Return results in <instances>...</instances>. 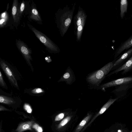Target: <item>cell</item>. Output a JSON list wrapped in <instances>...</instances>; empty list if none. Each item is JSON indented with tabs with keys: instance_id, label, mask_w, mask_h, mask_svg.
Returning <instances> with one entry per match:
<instances>
[{
	"instance_id": "cell-20",
	"label": "cell",
	"mask_w": 132,
	"mask_h": 132,
	"mask_svg": "<svg viewBox=\"0 0 132 132\" xmlns=\"http://www.w3.org/2000/svg\"><path fill=\"white\" fill-rule=\"evenodd\" d=\"M90 116L89 115L81 122L77 128L76 129V132H78L80 131V130L86 124L87 121L90 118Z\"/></svg>"
},
{
	"instance_id": "cell-9",
	"label": "cell",
	"mask_w": 132,
	"mask_h": 132,
	"mask_svg": "<svg viewBox=\"0 0 132 132\" xmlns=\"http://www.w3.org/2000/svg\"><path fill=\"white\" fill-rule=\"evenodd\" d=\"M132 82V77L122 78L111 81L101 85L103 89L119 85L126 84Z\"/></svg>"
},
{
	"instance_id": "cell-27",
	"label": "cell",
	"mask_w": 132,
	"mask_h": 132,
	"mask_svg": "<svg viewBox=\"0 0 132 132\" xmlns=\"http://www.w3.org/2000/svg\"><path fill=\"white\" fill-rule=\"evenodd\" d=\"M118 132H120L121 131L120 130H118Z\"/></svg>"
},
{
	"instance_id": "cell-11",
	"label": "cell",
	"mask_w": 132,
	"mask_h": 132,
	"mask_svg": "<svg viewBox=\"0 0 132 132\" xmlns=\"http://www.w3.org/2000/svg\"><path fill=\"white\" fill-rule=\"evenodd\" d=\"M132 47V35L126 41L121 43L116 49L115 53L114 59H116L123 52L126 51Z\"/></svg>"
},
{
	"instance_id": "cell-18",
	"label": "cell",
	"mask_w": 132,
	"mask_h": 132,
	"mask_svg": "<svg viewBox=\"0 0 132 132\" xmlns=\"http://www.w3.org/2000/svg\"><path fill=\"white\" fill-rule=\"evenodd\" d=\"M32 122H28L23 123L18 126L16 130L19 132H22L26 130L31 129L32 125Z\"/></svg>"
},
{
	"instance_id": "cell-17",
	"label": "cell",
	"mask_w": 132,
	"mask_h": 132,
	"mask_svg": "<svg viewBox=\"0 0 132 132\" xmlns=\"http://www.w3.org/2000/svg\"><path fill=\"white\" fill-rule=\"evenodd\" d=\"M118 99L117 98L115 99L111 98L110 99L108 102L101 108L98 114V115L102 114L104 113Z\"/></svg>"
},
{
	"instance_id": "cell-22",
	"label": "cell",
	"mask_w": 132,
	"mask_h": 132,
	"mask_svg": "<svg viewBox=\"0 0 132 132\" xmlns=\"http://www.w3.org/2000/svg\"><path fill=\"white\" fill-rule=\"evenodd\" d=\"M0 85L4 88L7 89V87L3 79V74L0 71Z\"/></svg>"
},
{
	"instance_id": "cell-15",
	"label": "cell",
	"mask_w": 132,
	"mask_h": 132,
	"mask_svg": "<svg viewBox=\"0 0 132 132\" xmlns=\"http://www.w3.org/2000/svg\"><path fill=\"white\" fill-rule=\"evenodd\" d=\"M73 73L70 69H68L59 81V82L65 81L67 84H70L73 80Z\"/></svg>"
},
{
	"instance_id": "cell-23",
	"label": "cell",
	"mask_w": 132,
	"mask_h": 132,
	"mask_svg": "<svg viewBox=\"0 0 132 132\" xmlns=\"http://www.w3.org/2000/svg\"><path fill=\"white\" fill-rule=\"evenodd\" d=\"M32 93L34 94H38L42 93L44 91L41 89L37 88L35 89L32 91Z\"/></svg>"
},
{
	"instance_id": "cell-14",
	"label": "cell",
	"mask_w": 132,
	"mask_h": 132,
	"mask_svg": "<svg viewBox=\"0 0 132 132\" xmlns=\"http://www.w3.org/2000/svg\"><path fill=\"white\" fill-rule=\"evenodd\" d=\"M132 55V47L126 51L119 57L114 63V67L121 64L127 59L130 57Z\"/></svg>"
},
{
	"instance_id": "cell-1",
	"label": "cell",
	"mask_w": 132,
	"mask_h": 132,
	"mask_svg": "<svg viewBox=\"0 0 132 132\" xmlns=\"http://www.w3.org/2000/svg\"><path fill=\"white\" fill-rule=\"evenodd\" d=\"M75 5L74 4L72 7L67 5L62 9H59L56 14L57 27L62 37L66 33L71 24Z\"/></svg>"
},
{
	"instance_id": "cell-4",
	"label": "cell",
	"mask_w": 132,
	"mask_h": 132,
	"mask_svg": "<svg viewBox=\"0 0 132 132\" xmlns=\"http://www.w3.org/2000/svg\"><path fill=\"white\" fill-rule=\"evenodd\" d=\"M114 63L113 62H110L89 75L87 79L88 82L93 84H98L114 67Z\"/></svg>"
},
{
	"instance_id": "cell-6",
	"label": "cell",
	"mask_w": 132,
	"mask_h": 132,
	"mask_svg": "<svg viewBox=\"0 0 132 132\" xmlns=\"http://www.w3.org/2000/svg\"><path fill=\"white\" fill-rule=\"evenodd\" d=\"M27 18L30 22H34L40 25L43 24L41 17L38 11L36 4L33 1H31V7Z\"/></svg>"
},
{
	"instance_id": "cell-2",
	"label": "cell",
	"mask_w": 132,
	"mask_h": 132,
	"mask_svg": "<svg viewBox=\"0 0 132 132\" xmlns=\"http://www.w3.org/2000/svg\"><path fill=\"white\" fill-rule=\"evenodd\" d=\"M86 13L83 9L79 7L77 13L74 18V33L77 42H80L87 18Z\"/></svg>"
},
{
	"instance_id": "cell-19",
	"label": "cell",
	"mask_w": 132,
	"mask_h": 132,
	"mask_svg": "<svg viewBox=\"0 0 132 132\" xmlns=\"http://www.w3.org/2000/svg\"><path fill=\"white\" fill-rule=\"evenodd\" d=\"M15 102L13 99L4 96L3 95L0 96V103H1L8 104H12Z\"/></svg>"
},
{
	"instance_id": "cell-3",
	"label": "cell",
	"mask_w": 132,
	"mask_h": 132,
	"mask_svg": "<svg viewBox=\"0 0 132 132\" xmlns=\"http://www.w3.org/2000/svg\"><path fill=\"white\" fill-rule=\"evenodd\" d=\"M27 25L40 42L45 46L48 52L51 53H57L60 52V50L58 46L47 35L31 24L28 23Z\"/></svg>"
},
{
	"instance_id": "cell-21",
	"label": "cell",
	"mask_w": 132,
	"mask_h": 132,
	"mask_svg": "<svg viewBox=\"0 0 132 132\" xmlns=\"http://www.w3.org/2000/svg\"><path fill=\"white\" fill-rule=\"evenodd\" d=\"M70 119L71 117L70 116L64 119L61 122L58 126V128H60L64 126L68 122Z\"/></svg>"
},
{
	"instance_id": "cell-5",
	"label": "cell",
	"mask_w": 132,
	"mask_h": 132,
	"mask_svg": "<svg viewBox=\"0 0 132 132\" xmlns=\"http://www.w3.org/2000/svg\"><path fill=\"white\" fill-rule=\"evenodd\" d=\"M16 45L19 51L25 58L28 65L33 71L31 61L32 59L31 56L32 51L27 45L19 39H16Z\"/></svg>"
},
{
	"instance_id": "cell-26",
	"label": "cell",
	"mask_w": 132,
	"mask_h": 132,
	"mask_svg": "<svg viewBox=\"0 0 132 132\" xmlns=\"http://www.w3.org/2000/svg\"><path fill=\"white\" fill-rule=\"evenodd\" d=\"M64 113H60L58 115H57L56 117L55 120L56 121H58L62 119L64 117Z\"/></svg>"
},
{
	"instance_id": "cell-8",
	"label": "cell",
	"mask_w": 132,
	"mask_h": 132,
	"mask_svg": "<svg viewBox=\"0 0 132 132\" xmlns=\"http://www.w3.org/2000/svg\"><path fill=\"white\" fill-rule=\"evenodd\" d=\"M31 1H22L19 3L18 12L20 21L22 19L28 15L31 7Z\"/></svg>"
},
{
	"instance_id": "cell-25",
	"label": "cell",
	"mask_w": 132,
	"mask_h": 132,
	"mask_svg": "<svg viewBox=\"0 0 132 132\" xmlns=\"http://www.w3.org/2000/svg\"><path fill=\"white\" fill-rule=\"evenodd\" d=\"M24 108L27 112L29 113H31L32 112V109L29 105L25 104L24 106Z\"/></svg>"
},
{
	"instance_id": "cell-10",
	"label": "cell",
	"mask_w": 132,
	"mask_h": 132,
	"mask_svg": "<svg viewBox=\"0 0 132 132\" xmlns=\"http://www.w3.org/2000/svg\"><path fill=\"white\" fill-rule=\"evenodd\" d=\"M0 64L4 72L9 80L14 86L18 87L17 80L11 69L1 58Z\"/></svg>"
},
{
	"instance_id": "cell-7",
	"label": "cell",
	"mask_w": 132,
	"mask_h": 132,
	"mask_svg": "<svg viewBox=\"0 0 132 132\" xmlns=\"http://www.w3.org/2000/svg\"><path fill=\"white\" fill-rule=\"evenodd\" d=\"M19 3L18 0H14L12 7L11 20V26L17 29L20 24V21L18 14Z\"/></svg>"
},
{
	"instance_id": "cell-12",
	"label": "cell",
	"mask_w": 132,
	"mask_h": 132,
	"mask_svg": "<svg viewBox=\"0 0 132 132\" xmlns=\"http://www.w3.org/2000/svg\"><path fill=\"white\" fill-rule=\"evenodd\" d=\"M132 69V55L125 63L111 73L108 75L109 76L114 74H116L121 71H123L122 73L123 74H124L128 72Z\"/></svg>"
},
{
	"instance_id": "cell-28",
	"label": "cell",
	"mask_w": 132,
	"mask_h": 132,
	"mask_svg": "<svg viewBox=\"0 0 132 132\" xmlns=\"http://www.w3.org/2000/svg\"><path fill=\"white\" fill-rule=\"evenodd\" d=\"M131 16L132 17V16Z\"/></svg>"
},
{
	"instance_id": "cell-13",
	"label": "cell",
	"mask_w": 132,
	"mask_h": 132,
	"mask_svg": "<svg viewBox=\"0 0 132 132\" xmlns=\"http://www.w3.org/2000/svg\"><path fill=\"white\" fill-rule=\"evenodd\" d=\"M7 11H5L1 14L0 20L1 28L11 26V17H9V14Z\"/></svg>"
},
{
	"instance_id": "cell-24",
	"label": "cell",
	"mask_w": 132,
	"mask_h": 132,
	"mask_svg": "<svg viewBox=\"0 0 132 132\" xmlns=\"http://www.w3.org/2000/svg\"><path fill=\"white\" fill-rule=\"evenodd\" d=\"M32 127L37 132H42L43 129L38 124L35 123L33 126Z\"/></svg>"
},
{
	"instance_id": "cell-16",
	"label": "cell",
	"mask_w": 132,
	"mask_h": 132,
	"mask_svg": "<svg viewBox=\"0 0 132 132\" xmlns=\"http://www.w3.org/2000/svg\"><path fill=\"white\" fill-rule=\"evenodd\" d=\"M128 2L127 0H121L120 2V16L121 18L123 19L125 14L127 13Z\"/></svg>"
}]
</instances>
